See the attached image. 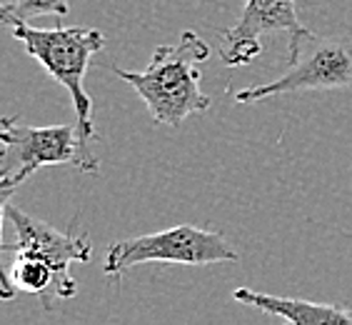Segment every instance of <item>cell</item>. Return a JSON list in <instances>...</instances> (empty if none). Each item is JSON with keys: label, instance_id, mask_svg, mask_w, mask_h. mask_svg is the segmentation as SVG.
Segmentation results:
<instances>
[{"label": "cell", "instance_id": "cell-7", "mask_svg": "<svg viewBox=\"0 0 352 325\" xmlns=\"http://www.w3.org/2000/svg\"><path fill=\"white\" fill-rule=\"evenodd\" d=\"M287 35V48L307 33L300 23L295 0H245L240 21L223 33V50L220 61L230 68L250 65L263 50V35Z\"/></svg>", "mask_w": 352, "mask_h": 325}, {"label": "cell", "instance_id": "cell-1", "mask_svg": "<svg viewBox=\"0 0 352 325\" xmlns=\"http://www.w3.org/2000/svg\"><path fill=\"white\" fill-rule=\"evenodd\" d=\"M208 55V43L195 30H185L173 45H157L145 70H113L145 101L157 125L180 128L188 116L210 108V98L200 90L203 73L197 70Z\"/></svg>", "mask_w": 352, "mask_h": 325}, {"label": "cell", "instance_id": "cell-3", "mask_svg": "<svg viewBox=\"0 0 352 325\" xmlns=\"http://www.w3.org/2000/svg\"><path fill=\"white\" fill-rule=\"evenodd\" d=\"M0 188L13 193L45 165H73L82 173H98L100 160L90 140L75 125H28L18 118L0 120Z\"/></svg>", "mask_w": 352, "mask_h": 325}, {"label": "cell", "instance_id": "cell-8", "mask_svg": "<svg viewBox=\"0 0 352 325\" xmlns=\"http://www.w3.org/2000/svg\"><path fill=\"white\" fill-rule=\"evenodd\" d=\"M3 298L10 300L15 293H30L41 298L45 311H53L58 298H73L78 291V280L70 271H60L33 255H6L3 263Z\"/></svg>", "mask_w": 352, "mask_h": 325}, {"label": "cell", "instance_id": "cell-10", "mask_svg": "<svg viewBox=\"0 0 352 325\" xmlns=\"http://www.w3.org/2000/svg\"><path fill=\"white\" fill-rule=\"evenodd\" d=\"M68 0H10L8 6H3L0 15L28 23L38 15H58L60 18V15H68Z\"/></svg>", "mask_w": 352, "mask_h": 325}, {"label": "cell", "instance_id": "cell-2", "mask_svg": "<svg viewBox=\"0 0 352 325\" xmlns=\"http://www.w3.org/2000/svg\"><path fill=\"white\" fill-rule=\"evenodd\" d=\"M3 23L10 28L15 41H21L25 53L41 63L45 73L68 90L78 116V128L88 140L95 138L93 101L85 93V73L90 58L105 48V35L98 28L70 25V28H33L23 21L3 15Z\"/></svg>", "mask_w": 352, "mask_h": 325}, {"label": "cell", "instance_id": "cell-5", "mask_svg": "<svg viewBox=\"0 0 352 325\" xmlns=\"http://www.w3.org/2000/svg\"><path fill=\"white\" fill-rule=\"evenodd\" d=\"M240 253L228 243V238L217 231L197 225H175L168 231L148 235L125 238L110 245L102 273L110 278H120L142 263H177V265H212L237 263Z\"/></svg>", "mask_w": 352, "mask_h": 325}, {"label": "cell", "instance_id": "cell-9", "mask_svg": "<svg viewBox=\"0 0 352 325\" xmlns=\"http://www.w3.org/2000/svg\"><path fill=\"white\" fill-rule=\"evenodd\" d=\"M232 298L237 303L258 308L265 315H278L285 320V325H352V311L338 303L285 298V295L250 291V288H237Z\"/></svg>", "mask_w": 352, "mask_h": 325}, {"label": "cell", "instance_id": "cell-6", "mask_svg": "<svg viewBox=\"0 0 352 325\" xmlns=\"http://www.w3.org/2000/svg\"><path fill=\"white\" fill-rule=\"evenodd\" d=\"M10 190H3V223L10 233V238L0 245L3 255H33L60 271H70L73 263H88L93 243L85 233L58 231L45 220H38L25 210L10 205Z\"/></svg>", "mask_w": 352, "mask_h": 325}, {"label": "cell", "instance_id": "cell-4", "mask_svg": "<svg viewBox=\"0 0 352 325\" xmlns=\"http://www.w3.org/2000/svg\"><path fill=\"white\" fill-rule=\"evenodd\" d=\"M352 85V35L302 33L287 48V68L280 78L235 93L237 103H260L298 90H338Z\"/></svg>", "mask_w": 352, "mask_h": 325}]
</instances>
